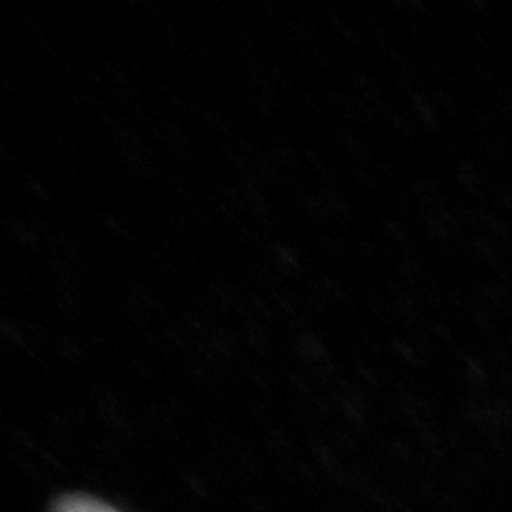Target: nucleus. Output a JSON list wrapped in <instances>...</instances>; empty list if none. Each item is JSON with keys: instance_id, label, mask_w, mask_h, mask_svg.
<instances>
[{"instance_id": "1", "label": "nucleus", "mask_w": 512, "mask_h": 512, "mask_svg": "<svg viewBox=\"0 0 512 512\" xmlns=\"http://www.w3.org/2000/svg\"><path fill=\"white\" fill-rule=\"evenodd\" d=\"M52 512H118L94 498H86V495H69V498H62Z\"/></svg>"}]
</instances>
